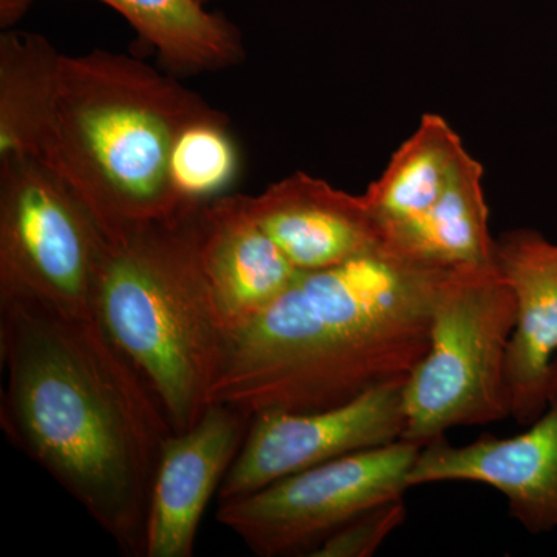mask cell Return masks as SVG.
<instances>
[{"label":"cell","mask_w":557,"mask_h":557,"mask_svg":"<svg viewBox=\"0 0 557 557\" xmlns=\"http://www.w3.org/2000/svg\"><path fill=\"white\" fill-rule=\"evenodd\" d=\"M0 428L127 556L145 557L161 450L174 434L98 319L0 300Z\"/></svg>","instance_id":"1"},{"label":"cell","mask_w":557,"mask_h":557,"mask_svg":"<svg viewBox=\"0 0 557 557\" xmlns=\"http://www.w3.org/2000/svg\"><path fill=\"white\" fill-rule=\"evenodd\" d=\"M214 112L170 76L126 54L69 57L39 35L0 38V157H32L61 178L102 233L174 218L180 132Z\"/></svg>","instance_id":"2"},{"label":"cell","mask_w":557,"mask_h":557,"mask_svg":"<svg viewBox=\"0 0 557 557\" xmlns=\"http://www.w3.org/2000/svg\"><path fill=\"white\" fill-rule=\"evenodd\" d=\"M448 267L386 247L300 271L231 332L209 405L245 416L314 412L406 380L424 357Z\"/></svg>","instance_id":"3"},{"label":"cell","mask_w":557,"mask_h":557,"mask_svg":"<svg viewBox=\"0 0 557 557\" xmlns=\"http://www.w3.org/2000/svg\"><path fill=\"white\" fill-rule=\"evenodd\" d=\"M203 203L102 233L98 265L97 319L141 373L175 434L208 409L231 336L201 260Z\"/></svg>","instance_id":"4"},{"label":"cell","mask_w":557,"mask_h":557,"mask_svg":"<svg viewBox=\"0 0 557 557\" xmlns=\"http://www.w3.org/2000/svg\"><path fill=\"white\" fill-rule=\"evenodd\" d=\"M516 322L515 293L494 263L449 270L426 354L403 386L401 440L424 448L450 429L511 417L507 357Z\"/></svg>","instance_id":"5"},{"label":"cell","mask_w":557,"mask_h":557,"mask_svg":"<svg viewBox=\"0 0 557 557\" xmlns=\"http://www.w3.org/2000/svg\"><path fill=\"white\" fill-rule=\"evenodd\" d=\"M104 234L75 193L27 156L0 157V300L97 319Z\"/></svg>","instance_id":"6"},{"label":"cell","mask_w":557,"mask_h":557,"mask_svg":"<svg viewBox=\"0 0 557 557\" xmlns=\"http://www.w3.org/2000/svg\"><path fill=\"white\" fill-rule=\"evenodd\" d=\"M420 450L398 440L335 458L219 502L218 520L256 556H311L341 527L403 498Z\"/></svg>","instance_id":"7"},{"label":"cell","mask_w":557,"mask_h":557,"mask_svg":"<svg viewBox=\"0 0 557 557\" xmlns=\"http://www.w3.org/2000/svg\"><path fill=\"white\" fill-rule=\"evenodd\" d=\"M406 380L370 388L335 408L314 412H263L252 417L239 456L219 490L230 500L288 478L403 437Z\"/></svg>","instance_id":"8"},{"label":"cell","mask_w":557,"mask_h":557,"mask_svg":"<svg viewBox=\"0 0 557 557\" xmlns=\"http://www.w3.org/2000/svg\"><path fill=\"white\" fill-rule=\"evenodd\" d=\"M440 482L494 487L528 533L557 530V391L544 413L516 437L485 435L467 446L443 438L421 448L409 486Z\"/></svg>","instance_id":"9"},{"label":"cell","mask_w":557,"mask_h":557,"mask_svg":"<svg viewBox=\"0 0 557 557\" xmlns=\"http://www.w3.org/2000/svg\"><path fill=\"white\" fill-rule=\"evenodd\" d=\"M251 421L214 403L193 428L166 440L150 496L145 557L194 556L205 509L239 456Z\"/></svg>","instance_id":"10"},{"label":"cell","mask_w":557,"mask_h":557,"mask_svg":"<svg viewBox=\"0 0 557 557\" xmlns=\"http://www.w3.org/2000/svg\"><path fill=\"white\" fill-rule=\"evenodd\" d=\"M494 265L518 307L507 357L511 417L531 424L557 391V240L533 228L509 230L496 239Z\"/></svg>","instance_id":"11"},{"label":"cell","mask_w":557,"mask_h":557,"mask_svg":"<svg viewBox=\"0 0 557 557\" xmlns=\"http://www.w3.org/2000/svg\"><path fill=\"white\" fill-rule=\"evenodd\" d=\"M247 205L260 228L299 271L332 269L383 247L364 194L354 196L296 172Z\"/></svg>","instance_id":"12"},{"label":"cell","mask_w":557,"mask_h":557,"mask_svg":"<svg viewBox=\"0 0 557 557\" xmlns=\"http://www.w3.org/2000/svg\"><path fill=\"white\" fill-rule=\"evenodd\" d=\"M199 233L201 260L231 332L299 276L300 271L252 218L247 196L205 201Z\"/></svg>","instance_id":"13"},{"label":"cell","mask_w":557,"mask_h":557,"mask_svg":"<svg viewBox=\"0 0 557 557\" xmlns=\"http://www.w3.org/2000/svg\"><path fill=\"white\" fill-rule=\"evenodd\" d=\"M471 159L448 121L426 113L364 193L383 245L435 207Z\"/></svg>","instance_id":"14"},{"label":"cell","mask_w":557,"mask_h":557,"mask_svg":"<svg viewBox=\"0 0 557 557\" xmlns=\"http://www.w3.org/2000/svg\"><path fill=\"white\" fill-rule=\"evenodd\" d=\"M123 14L175 72L233 67L244 60L239 30L199 0H100Z\"/></svg>","instance_id":"15"},{"label":"cell","mask_w":557,"mask_h":557,"mask_svg":"<svg viewBox=\"0 0 557 557\" xmlns=\"http://www.w3.org/2000/svg\"><path fill=\"white\" fill-rule=\"evenodd\" d=\"M384 247L448 269L494 263L496 239L490 231L482 163L472 157L438 203Z\"/></svg>","instance_id":"16"},{"label":"cell","mask_w":557,"mask_h":557,"mask_svg":"<svg viewBox=\"0 0 557 557\" xmlns=\"http://www.w3.org/2000/svg\"><path fill=\"white\" fill-rule=\"evenodd\" d=\"M223 113H209L180 132L172 148L170 180L182 203L226 196L240 171V156Z\"/></svg>","instance_id":"17"},{"label":"cell","mask_w":557,"mask_h":557,"mask_svg":"<svg viewBox=\"0 0 557 557\" xmlns=\"http://www.w3.org/2000/svg\"><path fill=\"white\" fill-rule=\"evenodd\" d=\"M406 519L403 498L381 505L341 527L325 539L311 557H370Z\"/></svg>","instance_id":"18"},{"label":"cell","mask_w":557,"mask_h":557,"mask_svg":"<svg viewBox=\"0 0 557 557\" xmlns=\"http://www.w3.org/2000/svg\"><path fill=\"white\" fill-rule=\"evenodd\" d=\"M32 0H0V27L10 28L27 13Z\"/></svg>","instance_id":"19"},{"label":"cell","mask_w":557,"mask_h":557,"mask_svg":"<svg viewBox=\"0 0 557 557\" xmlns=\"http://www.w3.org/2000/svg\"><path fill=\"white\" fill-rule=\"evenodd\" d=\"M199 2L205 3V2H207V0H199Z\"/></svg>","instance_id":"20"}]
</instances>
